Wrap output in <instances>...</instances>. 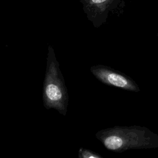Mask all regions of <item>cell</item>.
Masks as SVG:
<instances>
[{"mask_svg": "<svg viewBox=\"0 0 158 158\" xmlns=\"http://www.w3.org/2000/svg\"><path fill=\"white\" fill-rule=\"evenodd\" d=\"M95 136L106 149L114 152L158 148V134L145 127L115 126L102 129Z\"/></svg>", "mask_w": 158, "mask_h": 158, "instance_id": "cell-1", "label": "cell"}, {"mask_svg": "<svg viewBox=\"0 0 158 158\" xmlns=\"http://www.w3.org/2000/svg\"><path fill=\"white\" fill-rule=\"evenodd\" d=\"M69 94L64 78L59 68L55 52L48 46L46 69L43 87V101L46 109H54L63 115H66Z\"/></svg>", "mask_w": 158, "mask_h": 158, "instance_id": "cell-2", "label": "cell"}, {"mask_svg": "<svg viewBox=\"0 0 158 158\" xmlns=\"http://www.w3.org/2000/svg\"><path fill=\"white\" fill-rule=\"evenodd\" d=\"M90 71L99 81L106 85L133 92L140 91L139 86L131 77L110 67L98 64L91 67Z\"/></svg>", "mask_w": 158, "mask_h": 158, "instance_id": "cell-3", "label": "cell"}, {"mask_svg": "<svg viewBox=\"0 0 158 158\" xmlns=\"http://www.w3.org/2000/svg\"><path fill=\"white\" fill-rule=\"evenodd\" d=\"M122 0H80L88 19L94 27L104 23L110 13L118 8Z\"/></svg>", "mask_w": 158, "mask_h": 158, "instance_id": "cell-4", "label": "cell"}, {"mask_svg": "<svg viewBox=\"0 0 158 158\" xmlns=\"http://www.w3.org/2000/svg\"><path fill=\"white\" fill-rule=\"evenodd\" d=\"M78 157L80 158H103L99 154L83 148L79 149Z\"/></svg>", "mask_w": 158, "mask_h": 158, "instance_id": "cell-5", "label": "cell"}]
</instances>
